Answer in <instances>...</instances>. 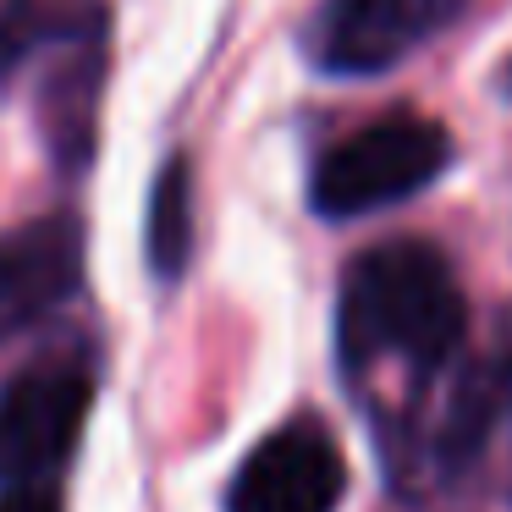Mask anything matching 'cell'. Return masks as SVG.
<instances>
[{"instance_id": "cell-1", "label": "cell", "mask_w": 512, "mask_h": 512, "mask_svg": "<svg viewBox=\"0 0 512 512\" xmlns=\"http://www.w3.org/2000/svg\"><path fill=\"white\" fill-rule=\"evenodd\" d=\"M468 331V298L452 259L424 237L375 243L342 270L336 347L353 375L408 369L413 380L441 375Z\"/></svg>"}, {"instance_id": "cell-2", "label": "cell", "mask_w": 512, "mask_h": 512, "mask_svg": "<svg viewBox=\"0 0 512 512\" xmlns=\"http://www.w3.org/2000/svg\"><path fill=\"white\" fill-rule=\"evenodd\" d=\"M452 160V138L419 111H386L314 160L309 210L325 221H358L424 193Z\"/></svg>"}, {"instance_id": "cell-3", "label": "cell", "mask_w": 512, "mask_h": 512, "mask_svg": "<svg viewBox=\"0 0 512 512\" xmlns=\"http://www.w3.org/2000/svg\"><path fill=\"white\" fill-rule=\"evenodd\" d=\"M94 402V375L78 358H39L0 386V485H50L72 457Z\"/></svg>"}, {"instance_id": "cell-4", "label": "cell", "mask_w": 512, "mask_h": 512, "mask_svg": "<svg viewBox=\"0 0 512 512\" xmlns=\"http://www.w3.org/2000/svg\"><path fill=\"white\" fill-rule=\"evenodd\" d=\"M463 0H320L303 23V56L325 78H380L424 50Z\"/></svg>"}, {"instance_id": "cell-5", "label": "cell", "mask_w": 512, "mask_h": 512, "mask_svg": "<svg viewBox=\"0 0 512 512\" xmlns=\"http://www.w3.org/2000/svg\"><path fill=\"white\" fill-rule=\"evenodd\" d=\"M347 496L342 441L320 419H292L270 430L237 463L226 512H336Z\"/></svg>"}, {"instance_id": "cell-6", "label": "cell", "mask_w": 512, "mask_h": 512, "mask_svg": "<svg viewBox=\"0 0 512 512\" xmlns=\"http://www.w3.org/2000/svg\"><path fill=\"white\" fill-rule=\"evenodd\" d=\"M83 281V226L72 215H39L0 237V342L34 331Z\"/></svg>"}, {"instance_id": "cell-7", "label": "cell", "mask_w": 512, "mask_h": 512, "mask_svg": "<svg viewBox=\"0 0 512 512\" xmlns=\"http://www.w3.org/2000/svg\"><path fill=\"white\" fill-rule=\"evenodd\" d=\"M105 45L100 0H0V78L45 50Z\"/></svg>"}, {"instance_id": "cell-8", "label": "cell", "mask_w": 512, "mask_h": 512, "mask_svg": "<svg viewBox=\"0 0 512 512\" xmlns=\"http://www.w3.org/2000/svg\"><path fill=\"white\" fill-rule=\"evenodd\" d=\"M144 248L149 270L160 281H177L193 259V166L188 160H166L149 193V221H144Z\"/></svg>"}, {"instance_id": "cell-9", "label": "cell", "mask_w": 512, "mask_h": 512, "mask_svg": "<svg viewBox=\"0 0 512 512\" xmlns=\"http://www.w3.org/2000/svg\"><path fill=\"white\" fill-rule=\"evenodd\" d=\"M479 380L490 386V397H496L501 413H512V314L501 320V336L496 347H490V358L479 364Z\"/></svg>"}, {"instance_id": "cell-10", "label": "cell", "mask_w": 512, "mask_h": 512, "mask_svg": "<svg viewBox=\"0 0 512 512\" xmlns=\"http://www.w3.org/2000/svg\"><path fill=\"white\" fill-rule=\"evenodd\" d=\"M0 512H61V501L50 485H28V490H6V496H0Z\"/></svg>"}]
</instances>
